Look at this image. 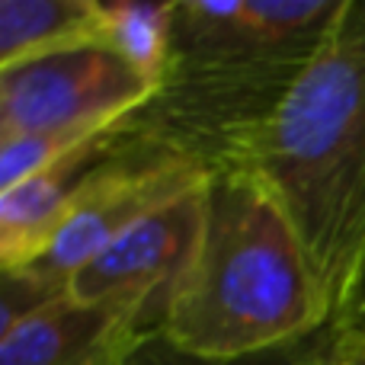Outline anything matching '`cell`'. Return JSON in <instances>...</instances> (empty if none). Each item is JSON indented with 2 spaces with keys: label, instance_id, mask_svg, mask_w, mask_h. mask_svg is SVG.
Returning <instances> with one entry per match:
<instances>
[{
  "label": "cell",
  "instance_id": "obj_1",
  "mask_svg": "<svg viewBox=\"0 0 365 365\" xmlns=\"http://www.w3.org/2000/svg\"><path fill=\"white\" fill-rule=\"evenodd\" d=\"M343 0H180L167 74L135 128L208 170L247 167Z\"/></svg>",
  "mask_w": 365,
  "mask_h": 365
},
{
  "label": "cell",
  "instance_id": "obj_2",
  "mask_svg": "<svg viewBox=\"0 0 365 365\" xmlns=\"http://www.w3.org/2000/svg\"><path fill=\"white\" fill-rule=\"evenodd\" d=\"M247 167L289 215L327 327H346L365 272V0H343Z\"/></svg>",
  "mask_w": 365,
  "mask_h": 365
},
{
  "label": "cell",
  "instance_id": "obj_3",
  "mask_svg": "<svg viewBox=\"0 0 365 365\" xmlns=\"http://www.w3.org/2000/svg\"><path fill=\"white\" fill-rule=\"evenodd\" d=\"M324 327L327 308L279 199L250 167L215 170L199 247L164 334L189 353L234 359Z\"/></svg>",
  "mask_w": 365,
  "mask_h": 365
},
{
  "label": "cell",
  "instance_id": "obj_4",
  "mask_svg": "<svg viewBox=\"0 0 365 365\" xmlns=\"http://www.w3.org/2000/svg\"><path fill=\"white\" fill-rule=\"evenodd\" d=\"M205 180L208 170L164 141L138 132L128 119L122 148L83 182L68 218L51 234L45 250L13 272L26 276L48 295H64L71 279L128 227L164 208L167 202L199 189Z\"/></svg>",
  "mask_w": 365,
  "mask_h": 365
},
{
  "label": "cell",
  "instance_id": "obj_5",
  "mask_svg": "<svg viewBox=\"0 0 365 365\" xmlns=\"http://www.w3.org/2000/svg\"><path fill=\"white\" fill-rule=\"evenodd\" d=\"M158 93L106 38L0 68V141L19 135L103 132Z\"/></svg>",
  "mask_w": 365,
  "mask_h": 365
},
{
  "label": "cell",
  "instance_id": "obj_6",
  "mask_svg": "<svg viewBox=\"0 0 365 365\" xmlns=\"http://www.w3.org/2000/svg\"><path fill=\"white\" fill-rule=\"evenodd\" d=\"M205 186L208 180L128 227L71 279L64 295L125 311L145 336L160 334L202 237Z\"/></svg>",
  "mask_w": 365,
  "mask_h": 365
},
{
  "label": "cell",
  "instance_id": "obj_7",
  "mask_svg": "<svg viewBox=\"0 0 365 365\" xmlns=\"http://www.w3.org/2000/svg\"><path fill=\"white\" fill-rule=\"evenodd\" d=\"M141 340L125 311L58 295L0 336V365H125Z\"/></svg>",
  "mask_w": 365,
  "mask_h": 365
},
{
  "label": "cell",
  "instance_id": "obj_8",
  "mask_svg": "<svg viewBox=\"0 0 365 365\" xmlns=\"http://www.w3.org/2000/svg\"><path fill=\"white\" fill-rule=\"evenodd\" d=\"M128 119L90 135L81 148L42 173L0 192V269H19L45 250L51 234L68 218L83 182L122 148Z\"/></svg>",
  "mask_w": 365,
  "mask_h": 365
},
{
  "label": "cell",
  "instance_id": "obj_9",
  "mask_svg": "<svg viewBox=\"0 0 365 365\" xmlns=\"http://www.w3.org/2000/svg\"><path fill=\"white\" fill-rule=\"evenodd\" d=\"M100 38L96 0H0V68Z\"/></svg>",
  "mask_w": 365,
  "mask_h": 365
},
{
  "label": "cell",
  "instance_id": "obj_10",
  "mask_svg": "<svg viewBox=\"0 0 365 365\" xmlns=\"http://www.w3.org/2000/svg\"><path fill=\"white\" fill-rule=\"evenodd\" d=\"M177 4H103V38L160 87L170 61Z\"/></svg>",
  "mask_w": 365,
  "mask_h": 365
},
{
  "label": "cell",
  "instance_id": "obj_11",
  "mask_svg": "<svg viewBox=\"0 0 365 365\" xmlns=\"http://www.w3.org/2000/svg\"><path fill=\"white\" fill-rule=\"evenodd\" d=\"M330 334L334 330L324 327L321 334L304 336V340L285 343L276 349H263V353L250 356H234V359H215V356H199L189 349L177 346L170 336L160 330L141 340V346L128 356L125 365H321L324 353L330 346Z\"/></svg>",
  "mask_w": 365,
  "mask_h": 365
},
{
  "label": "cell",
  "instance_id": "obj_12",
  "mask_svg": "<svg viewBox=\"0 0 365 365\" xmlns=\"http://www.w3.org/2000/svg\"><path fill=\"white\" fill-rule=\"evenodd\" d=\"M321 365H365V327L349 324L330 334V346Z\"/></svg>",
  "mask_w": 365,
  "mask_h": 365
},
{
  "label": "cell",
  "instance_id": "obj_13",
  "mask_svg": "<svg viewBox=\"0 0 365 365\" xmlns=\"http://www.w3.org/2000/svg\"><path fill=\"white\" fill-rule=\"evenodd\" d=\"M349 324H362L365 327V272H362V282H359V292H356V302H353V311H349Z\"/></svg>",
  "mask_w": 365,
  "mask_h": 365
}]
</instances>
